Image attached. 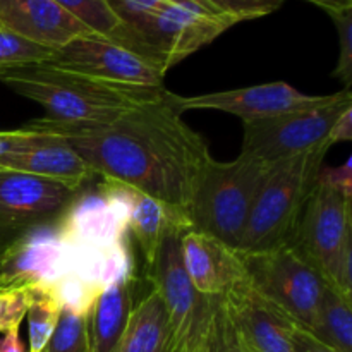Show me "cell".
I'll list each match as a JSON object with an SVG mask.
<instances>
[{
  "instance_id": "6da1fadb",
  "label": "cell",
  "mask_w": 352,
  "mask_h": 352,
  "mask_svg": "<svg viewBox=\"0 0 352 352\" xmlns=\"http://www.w3.org/2000/svg\"><path fill=\"white\" fill-rule=\"evenodd\" d=\"M36 131L64 138L98 177L131 186L186 217L212 160L205 138L182 120L168 89L109 126Z\"/></svg>"
},
{
  "instance_id": "7a4b0ae2",
  "label": "cell",
  "mask_w": 352,
  "mask_h": 352,
  "mask_svg": "<svg viewBox=\"0 0 352 352\" xmlns=\"http://www.w3.org/2000/svg\"><path fill=\"white\" fill-rule=\"evenodd\" d=\"M0 81L17 95L43 107L45 117L31 129H93L116 122L129 110L158 98L167 89L116 85L48 64L0 72Z\"/></svg>"
},
{
  "instance_id": "3957f363",
  "label": "cell",
  "mask_w": 352,
  "mask_h": 352,
  "mask_svg": "<svg viewBox=\"0 0 352 352\" xmlns=\"http://www.w3.org/2000/svg\"><path fill=\"white\" fill-rule=\"evenodd\" d=\"M330 148L322 144L268 167L237 251L268 250L292 239Z\"/></svg>"
},
{
  "instance_id": "277c9868",
  "label": "cell",
  "mask_w": 352,
  "mask_h": 352,
  "mask_svg": "<svg viewBox=\"0 0 352 352\" xmlns=\"http://www.w3.org/2000/svg\"><path fill=\"white\" fill-rule=\"evenodd\" d=\"M270 165L239 153L232 162L210 160L196 186L189 223L191 229L213 236L239 250L258 191Z\"/></svg>"
},
{
  "instance_id": "5b68a950",
  "label": "cell",
  "mask_w": 352,
  "mask_h": 352,
  "mask_svg": "<svg viewBox=\"0 0 352 352\" xmlns=\"http://www.w3.org/2000/svg\"><path fill=\"white\" fill-rule=\"evenodd\" d=\"M237 24L234 17L184 0H167L136 23L120 24L113 40L160 65L165 72Z\"/></svg>"
},
{
  "instance_id": "8992f818",
  "label": "cell",
  "mask_w": 352,
  "mask_h": 352,
  "mask_svg": "<svg viewBox=\"0 0 352 352\" xmlns=\"http://www.w3.org/2000/svg\"><path fill=\"white\" fill-rule=\"evenodd\" d=\"M237 254L251 285L289 320L315 332L325 280L294 246L282 243Z\"/></svg>"
},
{
  "instance_id": "52a82bcc",
  "label": "cell",
  "mask_w": 352,
  "mask_h": 352,
  "mask_svg": "<svg viewBox=\"0 0 352 352\" xmlns=\"http://www.w3.org/2000/svg\"><path fill=\"white\" fill-rule=\"evenodd\" d=\"M184 230L179 226L168 229L155 263L144 268V280L164 299L170 327V352H203L217 298L196 291L186 274L179 244Z\"/></svg>"
},
{
  "instance_id": "ba28073f",
  "label": "cell",
  "mask_w": 352,
  "mask_h": 352,
  "mask_svg": "<svg viewBox=\"0 0 352 352\" xmlns=\"http://www.w3.org/2000/svg\"><path fill=\"white\" fill-rule=\"evenodd\" d=\"M347 109H352V95L351 89L344 88L336 93L332 102L316 109L244 122L241 153L272 165L322 144H330V129Z\"/></svg>"
},
{
  "instance_id": "9c48e42d",
  "label": "cell",
  "mask_w": 352,
  "mask_h": 352,
  "mask_svg": "<svg viewBox=\"0 0 352 352\" xmlns=\"http://www.w3.org/2000/svg\"><path fill=\"white\" fill-rule=\"evenodd\" d=\"M352 241V195L320 177L289 244L322 275L332 277L340 251Z\"/></svg>"
},
{
  "instance_id": "30bf717a",
  "label": "cell",
  "mask_w": 352,
  "mask_h": 352,
  "mask_svg": "<svg viewBox=\"0 0 352 352\" xmlns=\"http://www.w3.org/2000/svg\"><path fill=\"white\" fill-rule=\"evenodd\" d=\"M43 64L116 85L162 88L165 71L120 41L100 34L74 38Z\"/></svg>"
},
{
  "instance_id": "8fae6325",
  "label": "cell",
  "mask_w": 352,
  "mask_h": 352,
  "mask_svg": "<svg viewBox=\"0 0 352 352\" xmlns=\"http://www.w3.org/2000/svg\"><path fill=\"white\" fill-rule=\"evenodd\" d=\"M67 261L58 219L31 227L0 250V292L50 287L65 274Z\"/></svg>"
},
{
  "instance_id": "7c38bea8",
  "label": "cell",
  "mask_w": 352,
  "mask_h": 352,
  "mask_svg": "<svg viewBox=\"0 0 352 352\" xmlns=\"http://www.w3.org/2000/svg\"><path fill=\"white\" fill-rule=\"evenodd\" d=\"M78 191L38 175L0 170V250L24 230L57 220Z\"/></svg>"
},
{
  "instance_id": "4fadbf2b",
  "label": "cell",
  "mask_w": 352,
  "mask_h": 352,
  "mask_svg": "<svg viewBox=\"0 0 352 352\" xmlns=\"http://www.w3.org/2000/svg\"><path fill=\"white\" fill-rule=\"evenodd\" d=\"M333 95H305L284 81L268 85L248 86L229 91L206 93V95H174L179 112L186 110H220L241 117L243 122L272 119L291 112L316 109L332 102Z\"/></svg>"
},
{
  "instance_id": "5bb4252c",
  "label": "cell",
  "mask_w": 352,
  "mask_h": 352,
  "mask_svg": "<svg viewBox=\"0 0 352 352\" xmlns=\"http://www.w3.org/2000/svg\"><path fill=\"white\" fill-rule=\"evenodd\" d=\"M223 301L248 352H294L292 320L267 301L246 275L227 291Z\"/></svg>"
},
{
  "instance_id": "9a60e30c",
  "label": "cell",
  "mask_w": 352,
  "mask_h": 352,
  "mask_svg": "<svg viewBox=\"0 0 352 352\" xmlns=\"http://www.w3.org/2000/svg\"><path fill=\"white\" fill-rule=\"evenodd\" d=\"M179 244L186 274L203 296L223 298L243 277V265L237 251L213 236L196 229H186Z\"/></svg>"
},
{
  "instance_id": "2e32d148",
  "label": "cell",
  "mask_w": 352,
  "mask_h": 352,
  "mask_svg": "<svg viewBox=\"0 0 352 352\" xmlns=\"http://www.w3.org/2000/svg\"><path fill=\"white\" fill-rule=\"evenodd\" d=\"M0 26L52 50L95 34L55 0H0Z\"/></svg>"
},
{
  "instance_id": "e0dca14e",
  "label": "cell",
  "mask_w": 352,
  "mask_h": 352,
  "mask_svg": "<svg viewBox=\"0 0 352 352\" xmlns=\"http://www.w3.org/2000/svg\"><path fill=\"white\" fill-rule=\"evenodd\" d=\"M47 133V131H45ZM0 170L23 172L62 182L74 189L95 181L98 175L85 158L58 134H52L43 143L9 153L0 158Z\"/></svg>"
},
{
  "instance_id": "ac0fdd59",
  "label": "cell",
  "mask_w": 352,
  "mask_h": 352,
  "mask_svg": "<svg viewBox=\"0 0 352 352\" xmlns=\"http://www.w3.org/2000/svg\"><path fill=\"white\" fill-rule=\"evenodd\" d=\"M140 287L141 280L134 272L100 292L89 309L91 352H116L131 311L140 299Z\"/></svg>"
},
{
  "instance_id": "d6986e66",
  "label": "cell",
  "mask_w": 352,
  "mask_h": 352,
  "mask_svg": "<svg viewBox=\"0 0 352 352\" xmlns=\"http://www.w3.org/2000/svg\"><path fill=\"white\" fill-rule=\"evenodd\" d=\"M127 199H129V234L140 246L144 268H150L155 263V258L160 251L162 241L168 229L174 226L191 229V223L181 212L131 186H127Z\"/></svg>"
},
{
  "instance_id": "ffe728a7",
  "label": "cell",
  "mask_w": 352,
  "mask_h": 352,
  "mask_svg": "<svg viewBox=\"0 0 352 352\" xmlns=\"http://www.w3.org/2000/svg\"><path fill=\"white\" fill-rule=\"evenodd\" d=\"M116 352H170L167 309L153 287L134 305Z\"/></svg>"
},
{
  "instance_id": "44dd1931",
  "label": "cell",
  "mask_w": 352,
  "mask_h": 352,
  "mask_svg": "<svg viewBox=\"0 0 352 352\" xmlns=\"http://www.w3.org/2000/svg\"><path fill=\"white\" fill-rule=\"evenodd\" d=\"M315 333L339 352H352V299L340 296L325 284L320 301Z\"/></svg>"
},
{
  "instance_id": "7402d4cb",
  "label": "cell",
  "mask_w": 352,
  "mask_h": 352,
  "mask_svg": "<svg viewBox=\"0 0 352 352\" xmlns=\"http://www.w3.org/2000/svg\"><path fill=\"white\" fill-rule=\"evenodd\" d=\"M62 306L45 289H31V302L28 308V329H30V349L28 352H43L50 340Z\"/></svg>"
},
{
  "instance_id": "603a6c76",
  "label": "cell",
  "mask_w": 352,
  "mask_h": 352,
  "mask_svg": "<svg viewBox=\"0 0 352 352\" xmlns=\"http://www.w3.org/2000/svg\"><path fill=\"white\" fill-rule=\"evenodd\" d=\"M43 352H91L89 313L62 308L57 327Z\"/></svg>"
},
{
  "instance_id": "cb8c5ba5",
  "label": "cell",
  "mask_w": 352,
  "mask_h": 352,
  "mask_svg": "<svg viewBox=\"0 0 352 352\" xmlns=\"http://www.w3.org/2000/svg\"><path fill=\"white\" fill-rule=\"evenodd\" d=\"M55 50L0 26V72L48 62Z\"/></svg>"
},
{
  "instance_id": "d4e9b609",
  "label": "cell",
  "mask_w": 352,
  "mask_h": 352,
  "mask_svg": "<svg viewBox=\"0 0 352 352\" xmlns=\"http://www.w3.org/2000/svg\"><path fill=\"white\" fill-rule=\"evenodd\" d=\"M55 2L100 36H112L120 26V19L107 0H55Z\"/></svg>"
},
{
  "instance_id": "484cf974",
  "label": "cell",
  "mask_w": 352,
  "mask_h": 352,
  "mask_svg": "<svg viewBox=\"0 0 352 352\" xmlns=\"http://www.w3.org/2000/svg\"><path fill=\"white\" fill-rule=\"evenodd\" d=\"M203 352H248L223 298L215 299Z\"/></svg>"
},
{
  "instance_id": "4316f807",
  "label": "cell",
  "mask_w": 352,
  "mask_h": 352,
  "mask_svg": "<svg viewBox=\"0 0 352 352\" xmlns=\"http://www.w3.org/2000/svg\"><path fill=\"white\" fill-rule=\"evenodd\" d=\"M337 26L339 33V60L333 71V76L339 78L351 89L352 82V9L342 10L330 16Z\"/></svg>"
},
{
  "instance_id": "83f0119b",
  "label": "cell",
  "mask_w": 352,
  "mask_h": 352,
  "mask_svg": "<svg viewBox=\"0 0 352 352\" xmlns=\"http://www.w3.org/2000/svg\"><path fill=\"white\" fill-rule=\"evenodd\" d=\"M206 2L219 12L234 17L237 23H241L275 12L284 3V0H206Z\"/></svg>"
},
{
  "instance_id": "f1b7e54d",
  "label": "cell",
  "mask_w": 352,
  "mask_h": 352,
  "mask_svg": "<svg viewBox=\"0 0 352 352\" xmlns=\"http://www.w3.org/2000/svg\"><path fill=\"white\" fill-rule=\"evenodd\" d=\"M31 302V289L0 292V333L21 327Z\"/></svg>"
},
{
  "instance_id": "f546056e",
  "label": "cell",
  "mask_w": 352,
  "mask_h": 352,
  "mask_svg": "<svg viewBox=\"0 0 352 352\" xmlns=\"http://www.w3.org/2000/svg\"><path fill=\"white\" fill-rule=\"evenodd\" d=\"M48 138H50V133L28 129V127L17 131H0V158L24 150V148L34 146L38 143H43Z\"/></svg>"
},
{
  "instance_id": "4dcf8cb0",
  "label": "cell",
  "mask_w": 352,
  "mask_h": 352,
  "mask_svg": "<svg viewBox=\"0 0 352 352\" xmlns=\"http://www.w3.org/2000/svg\"><path fill=\"white\" fill-rule=\"evenodd\" d=\"M291 339L294 352H339L330 347L329 344L323 342V340H320L315 333H311L305 327L298 325L294 322H292L291 327Z\"/></svg>"
},
{
  "instance_id": "1f68e13d",
  "label": "cell",
  "mask_w": 352,
  "mask_h": 352,
  "mask_svg": "<svg viewBox=\"0 0 352 352\" xmlns=\"http://www.w3.org/2000/svg\"><path fill=\"white\" fill-rule=\"evenodd\" d=\"M320 177L332 182L347 195H352V158H349L342 167H323L320 170Z\"/></svg>"
},
{
  "instance_id": "d6a6232c",
  "label": "cell",
  "mask_w": 352,
  "mask_h": 352,
  "mask_svg": "<svg viewBox=\"0 0 352 352\" xmlns=\"http://www.w3.org/2000/svg\"><path fill=\"white\" fill-rule=\"evenodd\" d=\"M352 140V109H347L342 116L339 117L336 124L332 126L329 134L330 144L340 143V141H351Z\"/></svg>"
},
{
  "instance_id": "836d02e7",
  "label": "cell",
  "mask_w": 352,
  "mask_h": 352,
  "mask_svg": "<svg viewBox=\"0 0 352 352\" xmlns=\"http://www.w3.org/2000/svg\"><path fill=\"white\" fill-rule=\"evenodd\" d=\"M0 352H28L23 339H21L19 327L3 332L2 339H0Z\"/></svg>"
},
{
  "instance_id": "e575fe53",
  "label": "cell",
  "mask_w": 352,
  "mask_h": 352,
  "mask_svg": "<svg viewBox=\"0 0 352 352\" xmlns=\"http://www.w3.org/2000/svg\"><path fill=\"white\" fill-rule=\"evenodd\" d=\"M306 2H311L315 6L322 7L330 16L337 12H342V10L352 9V0H306Z\"/></svg>"
}]
</instances>
